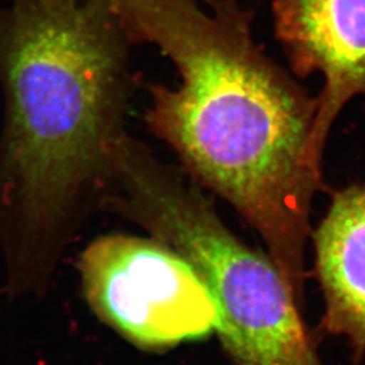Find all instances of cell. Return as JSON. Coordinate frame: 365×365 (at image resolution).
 <instances>
[{"mask_svg": "<svg viewBox=\"0 0 365 365\" xmlns=\"http://www.w3.org/2000/svg\"><path fill=\"white\" fill-rule=\"evenodd\" d=\"M130 43H149L180 84L149 87L145 120L182 170L260 235L302 303L314 197L317 98L256 42L237 0H101Z\"/></svg>", "mask_w": 365, "mask_h": 365, "instance_id": "obj_1", "label": "cell"}, {"mask_svg": "<svg viewBox=\"0 0 365 365\" xmlns=\"http://www.w3.org/2000/svg\"><path fill=\"white\" fill-rule=\"evenodd\" d=\"M130 45L101 0L0 6V256L10 295H42L103 210L128 134Z\"/></svg>", "mask_w": 365, "mask_h": 365, "instance_id": "obj_2", "label": "cell"}, {"mask_svg": "<svg viewBox=\"0 0 365 365\" xmlns=\"http://www.w3.org/2000/svg\"><path fill=\"white\" fill-rule=\"evenodd\" d=\"M128 218L203 277L218 307L215 331L235 365H322L274 260L242 242L185 172L161 167L145 175Z\"/></svg>", "mask_w": 365, "mask_h": 365, "instance_id": "obj_3", "label": "cell"}, {"mask_svg": "<svg viewBox=\"0 0 365 365\" xmlns=\"http://www.w3.org/2000/svg\"><path fill=\"white\" fill-rule=\"evenodd\" d=\"M84 297L106 325L148 351L209 336L218 307L195 268L155 237L105 235L80 255Z\"/></svg>", "mask_w": 365, "mask_h": 365, "instance_id": "obj_4", "label": "cell"}, {"mask_svg": "<svg viewBox=\"0 0 365 365\" xmlns=\"http://www.w3.org/2000/svg\"><path fill=\"white\" fill-rule=\"evenodd\" d=\"M276 38L297 78L321 73L312 152L322 165L330 130L354 96L365 98V0H274Z\"/></svg>", "mask_w": 365, "mask_h": 365, "instance_id": "obj_5", "label": "cell"}, {"mask_svg": "<svg viewBox=\"0 0 365 365\" xmlns=\"http://www.w3.org/2000/svg\"><path fill=\"white\" fill-rule=\"evenodd\" d=\"M312 238L324 327L365 357V185L334 192Z\"/></svg>", "mask_w": 365, "mask_h": 365, "instance_id": "obj_6", "label": "cell"}]
</instances>
